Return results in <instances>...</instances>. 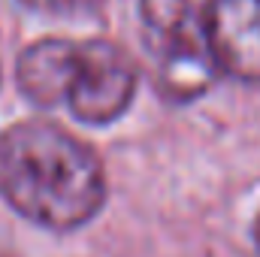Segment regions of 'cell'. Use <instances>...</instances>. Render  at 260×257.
I'll list each match as a JSON object with an SVG mask.
<instances>
[{
  "label": "cell",
  "mask_w": 260,
  "mask_h": 257,
  "mask_svg": "<svg viewBox=\"0 0 260 257\" xmlns=\"http://www.w3.org/2000/svg\"><path fill=\"white\" fill-rule=\"evenodd\" d=\"M145 49L157 61V82L173 100L209 88L215 64L206 46L203 12L191 0H139Z\"/></svg>",
  "instance_id": "2"
},
{
  "label": "cell",
  "mask_w": 260,
  "mask_h": 257,
  "mask_svg": "<svg viewBox=\"0 0 260 257\" xmlns=\"http://www.w3.org/2000/svg\"><path fill=\"white\" fill-rule=\"evenodd\" d=\"M203 27L215 70L260 85V0H212Z\"/></svg>",
  "instance_id": "4"
},
{
  "label": "cell",
  "mask_w": 260,
  "mask_h": 257,
  "mask_svg": "<svg viewBox=\"0 0 260 257\" xmlns=\"http://www.w3.org/2000/svg\"><path fill=\"white\" fill-rule=\"evenodd\" d=\"M21 3L40 12H82V9H94L100 0H21Z\"/></svg>",
  "instance_id": "6"
},
{
  "label": "cell",
  "mask_w": 260,
  "mask_h": 257,
  "mask_svg": "<svg viewBox=\"0 0 260 257\" xmlns=\"http://www.w3.org/2000/svg\"><path fill=\"white\" fill-rule=\"evenodd\" d=\"M76 61H79V43H70V40L52 37L27 46L15 64V79L21 94L43 109L67 103Z\"/></svg>",
  "instance_id": "5"
},
{
  "label": "cell",
  "mask_w": 260,
  "mask_h": 257,
  "mask_svg": "<svg viewBox=\"0 0 260 257\" xmlns=\"http://www.w3.org/2000/svg\"><path fill=\"white\" fill-rule=\"evenodd\" d=\"M257 248H260V218H257Z\"/></svg>",
  "instance_id": "7"
},
{
  "label": "cell",
  "mask_w": 260,
  "mask_h": 257,
  "mask_svg": "<svg viewBox=\"0 0 260 257\" xmlns=\"http://www.w3.org/2000/svg\"><path fill=\"white\" fill-rule=\"evenodd\" d=\"M136 73L124 52L106 40L79 43V61L67 91V103L76 118L88 124L115 121L133 100Z\"/></svg>",
  "instance_id": "3"
},
{
  "label": "cell",
  "mask_w": 260,
  "mask_h": 257,
  "mask_svg": "<svg viewBox=\"0 0 260 257\" xmlns=\"http://www.w3.org/2000/svg\"><path fill=\"white\" fill-rule=\"evenodd\" d=\"M0 194L40 227L76 230L100 212L106 176L82 139L46 121H21L0 133Z\"/></svg>",
  "instance_id": "1"
}]
</instances>
